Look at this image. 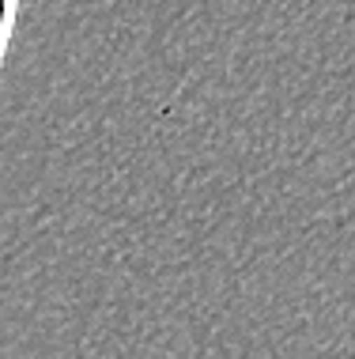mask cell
<instances>
[{
    "instance_id": "obj_1",
    "label": "cell",
    "mask_w": 355,
    "mask_h": 359,
    "mask_svg": "<svg viewBox=\"0 0 355 359\" xmlns=\"http://www.w3.org/2000/svg\"><path fill=\"white\" fill-rule=\"evenodd\" d=\"M15 19H19V0H0V65H4V53L12 46Z\"/></svg>"
}]
</instances>
